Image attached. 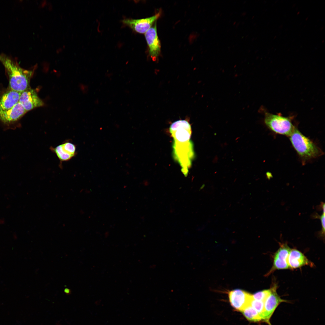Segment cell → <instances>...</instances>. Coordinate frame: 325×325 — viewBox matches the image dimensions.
<instances>
[{
  "instance_id": "1",
  "label": "cell",
  "mask_w": 325,
  "mask_h": 325,
  "mask_svg": "<svg viewBox=\"0 0 325 325\" xmlns=\"http://www.w3.org/2000/svg\"><path fill=\"white\" fill-rule=\"evenodd\" d=\"M169 129L173 140L174 159L180 165L183 174L187 176L195 156L193 144L190 140L191 125L187 120H179L173 122Z\"/></svg>"
},
{
  "instance_id": "2",
  "label": "cell",
  "mask_w": 325,
  "mask_h": 325,
  "mask_svg": "<svg viewBox=\"0 0 325 325\" xmlns=\"http://www.w3.org/2000/svg\"><path fill=\"white\" fill-rule=\"evenodd\" d=\"M0 61L8 76L10 90L22 92L30 88L32 71L23 69L16 60L4 54H0Z\"/></svg>"
},
{
  "instance_id": "3",
  "label": "cell",
  "mask_w": 325,
  "mask_h": 325,
  "mask_svg": "<svg viewBox=\"0 0 325 325\" xmlns=\"http://www.w3.org/2000/svg\"><path fill=\"white\" fill-rule=\"evenodd\" d=\"M289 137L292 146L302 158L312 159L322 154L319 147L296 128Z\"/></svg>"
},
{
  "instance_id": "4",
  "label": "cell",
  "mask_w": 325,
  "mask_h": 325,
  "mask_svg": "<svg viewBox=\"0 0 325 325\" xmlns=\"http://www.w3.org/2000/svg\"><path fill=\"white\" fill-rule=\"evenodd\" d=\"M264 123L271 131L277 134L289 136L295 127L289 117L265 112Z\"/></svg>"
},
{
  "instance_id": "5",
  "label": "cell",
  "mask_w": 325,
  "mask_h": 325,
  "mask_svg": "<svg viewBox=\"0 0 325 325\" xmlns=\"http://www.w3.org/2000/svg\"><path fill=\"white\" fill-rule=\"evenodd\" d=\"M277 284L273 283L271 292L264 302V315L263 320L268 325H271L270 322V318L274 311L282 302H289L288 301L281 299L277 292Z\"/></svg>"
},
{
  "instance_id": "6",
  "label": "cell",
  "mask_w": 325,
  "mask_h": 325,
  "mask_svg": "<svg viewBox=\"0 0 325 325\" xmlns=\"http://www.w3.org/2000/svg\"><path fill=\"white\" fill-rule=\"evenodd\" d=\"M160 15V13L159 12L150 17L138 19H126L123 20L122 22L138 33H145L156 21Z\"/></svg>"
},
{
  "instance_id": "7",
  "label": "cell",
  "mask_w": 325,
  "mask_h": 325,
  "mask_svg": "<svg viewBox=\"0 0 325 325\" xmlns=\"http://www.w3.org/2000/svg\"><path fill=\"white\" fill-rule=\"evenodd\" d=\"M156 22L145 35L149 48V55L154 61L156 60L161 51V45L157 33Z\"/></svg>"
},
{
  "instance_id": "8",
  "label": "cell",
  "mask_w": 325,
  "mask_h": 325,
  "mask_svg": "<svg viewBox=\"0 0 325 325\" xmlns=\"http://www.w3.org/2000/svg\"><path fill=\"white\" fill-rule=\"evenodd\" d=\"M228 296L231 306L236 309L240 311L250 304L252 298V294L239 289L229 291Z\"/></svg>"
},
{
  "instance_id": "9",
  "label": "cell",
  "mask_w": 325,
  "mask_h": 325,
  "mask_svg": "<svg viewBox=\"0 0 325 325\" xmlns=\"http://www.w3.org/2000/svg\"><path fill=\"white\" fill-rule=\"evenodd\" d=\"M291 250L286 243L281 244L274 255L273 265L267 274L268 275L277 270L289 268L287 259Z\"/></svg>"
},
{
  "instance_id": "10",
  "label": "cell",
  "mask_w": 325,
  "mask_h": 325,
  "mask_svg": "<svg viewBox=\"0 0 325 325\" xmlns=\"http://www.w3.org/2000/svg\"><path fill=\"white\" fill-rule=\"evenodd\" d=\"M19 102L27 112L44 105L36 91L30 88L21 92Z\"/></svg>"
},
{
  "instance_id": "11",
  "label": "cell",
  "mask_w": 325,
  "mask_h": 325,
  "mask_svg": "<svg viewBox=\"0 0 325 325\" xmlns=\"http://www.w3.org/2000/svg\"><path fill=\"white\" fill-rule=\"evenodd\" d=\"M27 112L19 102L11 108L0 111V120L5 124H12L18 120Z\"/></svg>"
},
{
  "instance_id": "12",
  "label": "cell",
  "mask_w": 325,
  "mask_h": 325,
  "mask_svg": "<svg viewBox=\"0 0 325 325\" xmlns=\"http://www.w3.org/2000/svg\"><path fill=\"white\" fill-rule=\"evenodd\" d=\"M289 268L295 269L305 265H313V264L300 251L291 249L287 259Z\"/></svg>"
},
{
  "instance_id": "13",
  "label": "cell",
  "mask_w": 325,
  "mask_h": 325,
  "mask_svg": "<svg viewBox=\"0 0 325 325\" xmlns=\"http://www.w3.org/2000/svg\"><path fill=\"white\" fill-rule=\"evenodd\" d=\"M21 92L13 90L4 93L0 98V111L8 110L19 101Z\"/></svg>"
},
{
  "instance_id": "14",
  "label": "cell",
  "mask_w": 325,
  "mask_h": 325,
  "mask_svg": "<svg viewBox=\"0 0 325 325\" xmlns=\"http://www.w3.org/2000/svg\"><path fill=\"white\" fill-rule=\"evenodd\" d=\"M241 311L248 320L255 322L262 320V317L258 313L250 304L246 307Z\"/></svg>"
},
{
  "instance_id": "15",
  "label": "cell",
  "mask_w": 325,
  "mask_h": 325,
  "mask_svg": "<svg viewBox=\"0 0 325 325\" xmlns=\"http://www.w3.org/2000/svg\"><path fill=\"white\" fill-rule=\"evenodd\" d=\"M50 149L56 154L61 162L67 161L73 157L65 151L61 144L54 147H51Z\"/></svg>"
},
{
  "instance_id": "16",
  "label": "cell",
  "mask_w": 325,
  "mask_h": 325,
  "mask_svg": "<svg viewBox=\"0 0 325 325\" xmlns=\"http://www.w3.org/2000/svg\"><path fill=\"white\" fill-rule=\"evenodd\" d=\"M250 305L257 311L263 320L265 312L264 302L262 301L254 299L252 297L250 301Z\"/></svg>"
},
{
  "instance_id": "17",
  "label": "cell",
  "mask_w": 325,
  "mask_h": 325,
  "mask_svg": "<svg viewBox=\"0 0 325 325\" xmlns=\"http://www.w3.org/2000/svg\"><path fill=\"white\" fill-rule=\"evenodd\" d=\"M61 145L65 151L73 157L76 154V146L72 142L67 141L63 142Z\"/></svg>"
},
{
  "instance_id": "18",
  "label": "cell",
  "mask_w": 325,
  "mask_h": 325,
  "mask_svg": "<svg viewBox=\"0 0 325 325\" xmlns=\"http://www.w3.org/2000/svg\"><path fill=\"white\" fill-rule=\"evenodd\" d=\"M271 291V288L268 289L263 290L255 292L252 295V296L254 299L262 301L264 302Z\"/></svg>"
},
{
  "instance_id": "19",
  "label": "cell",
  "mask_w": 325,
  "mask_h": 325,
  "mask_svg": "<svg viewBox=\"0 0 325 325\" xmlns=\"http://www.w3.org/2000/svg\"><path fill=\"white\" fill-rule=\"evenodd\" d=\"M325 211H323L322 214L321 215H317L316 216L317 218L320 219L321 221L322 229L320 232V235L322 236H324L325 234Z\"/></svg>"
},
{
  "instance_id": "20",
  "label": "cell",
  "mask_w": 325,
  "mask_h": 325,
  "mask_svg": "<svg viewBox=\"0 0 325 325\" xmlns=\"http://www.w3.org/2000/svg\"><path fill=\"white\" fill-rule=\"evenodd\" d=\"M65 292L67 294H69L70 292L69 289H66L64 290Z\"/></svg>"
}]
</instances>
